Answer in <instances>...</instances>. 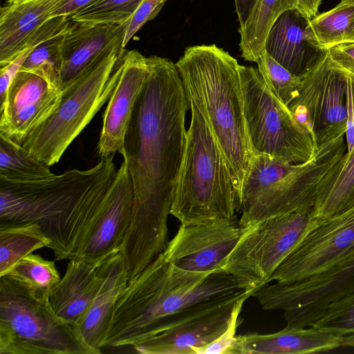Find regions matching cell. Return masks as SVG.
Masks as SVG:
<instances>
[{
  "mask_svg": "<svg viewBox=\"0 0 354 354\" xmlns=\"http://www.w3.org/2000/svg\"><path fill=\"white\" fill-rule=\"evenodd\" d=\"M106 258L97 261L69 260L64 276L49 293L50 305L58 317L77 326L104 282Z\"/></svg>",
  "mask_w": 354,
  "mask_h": 354,
  "instance_id": "21",
  "label": "cell"
},
{
  "mask_svg": "<svg viewBox=\"0 0 354 354\" xmlns=\"http://www.w3.org/2000/svg\"><path fill=\"white\" fill-rule=\"evenodd\" d=\"M298 8V0H257L243 28H239L241 57L255 62L264 51L266 37L285 11Z\"/></svg>",
  "mask_w": 354,
  "mask_h": 354,
  "instance_id": "26",
  "label": "cell"
},
{
  "mask_svg": "<svg viewBox=\"0 0 354 354\" xmlns=\"http://www.w3.org/2000/svg\"><path fill=\"white\" fill-rule=\"evenodd\" d=\"M310 19L298 8L283 12L272 26L264 50L293 75L303 78L328 55L318 42Z\"/></svg>",
  "mask_w": 354,
  "mask_h": 354,
  "instance_id": "18",
  "label": "cell"
},
{
  "mask_svg": "<svg viewBox=\"0 0 354 354\" xmlns=\"http://www.w3.org/2000/svg\"><path fill=\"white\" fill-rule=\"evenodd\" d=\"M189 104L191 122L170 214L182 225L232 218L239 199L229 167L202 116Z\"/></svg>",
  "mask_w": 354,
  "mask_h": 354,
  "instance_id": "6",
  "label": "cell"
},
{
  "mask_svg": "<svg viewBox=\"0 0 354 354\" xmlns=\"http://www.w3.org/2000/svg\"><path fill=\"white\" fill-rule=\"evenodd\" d=\"M125 24H87L71 21L62 39L61 92L94 62L115 48H124Z\"/></svg>",
  "mask_w": 354,
  "mask_h": 354,
  "instance_id": "19",
  "label": "cell"
},
{
  "mask_svg": "<svg viewBox=\"0 0 354 354\" xmlns=\"http://www.w3.org/2000/svg\"><path fill=\"white\" fill-rule=\"evenodd\" d=\"M310 326L333 333L342 346L354 347V292L328 304Z\"/></svg>",
  "mask_w": 354,
  "mask_h": 354,
  "instance_id": "30",
  "label": "cell"
},
{
  "mask_svg": "<svg viewBox=\"0 0 354 354\" xmlns=\"http://www.w3.org/2000/svg\"><path fill=\"white\" fill-rule=\"evenodd\" d=\"M50 243L37 223L0 224V277L23 257Z\"/></svg>",
  "mask_w": 354,
  "mask_h": 354,
  "instance_id": "27",
  "label": "cell"
},
{
  "mask_svg": "<svg viewBox=\"0 0 354 354\" xmlns=\"http://www.w3.org/2000/svg\"><path fill=\"white\" fill-rule=\"evenodd\" d=\"M251 295L231 298L204 308L133 348L143 354H195L218 338L239 315Z\"/></svg>",
  "mask_w": 354,
  "mask_h": 354,
  "instance_id": "15",
  "label": "cell"
},
{
  "mask_svg": "<svg viewBox=\"0 0 354 354\" xmlns=\"http://www.w3.org/2000/svg\"><path fill=\"white\" fill-rule=\"evenodd\" d=\"M4 275L48 293L61 279L54 261L44 259L39 254L32 253L16 262Z\"/></svg>",
  "mask_w": 354,
  "mask_h": 354,
  "instance_id": "31",
  "label": "cell"
},
{
  "mask_svg": "<svg viewBox=\"0 0 354 354\" xmlns=\"http://www.w3.org/2000/svg\"><path fill=\"white\" fill-rule=\"evenodd\" d=\"M301 79L299 93L288 106L318 147L346 133V73L328 55Z\"/></svg>",
  "mask_w": 354,
  "mask_h": 354,
  "instance_id": "12",
  "label": "cell"
},
{
  "mask_svg": "<svg viewBox=\"0 0 354 354\" xmlns=\"http://www.w3.org/2000/svg\"><path fill=\"white\" fill-rule=\"evenodd\" d=\"M121 60L120 76L103 114L97 144L100 158L115 152L123 156L124 136L132 111L149 72L147 57L137 50H124Z\"/></svg>",
  "mask_w": 354,
  "mask_h": 354,
  "instance_id": "17",
  "label": "cell"
},
{
  "mask_svg": "<svg viewBox=\"0 0 354 354\" xmlns=\"http://www.w3.org/2000/svg\"><path fill=\"white\" fill-rule=\"evenodd\" d=\"M257 0H234L235 11L239 22V28H241L249 17Z\"/></svg>",
  "mask_w": 354,
  "mask_h": 354,
  "instance_id": "41",
  "label": "cell"
},
{
  "mask_svg": "<svg viewBox=\"0 0 354 354\" xmlns=\"http://www.w3.org/2000/svg\"><path fill=\"white\" fill-rule=\"evenodd\" d=\"M133 206V185L123 161L117 169L104 211L77 259L97 261L120 251L131 223Z\"/></svg>",
  "mask_w": 354,
  "mask_h": 354,
  "instance_id": "20",
  "label": "cell"
},
{
  "mask_svg": "<svg viewBox=\"0 0 354 354\" xmlns=\"http://www.w3.org/2000/svg\"><path fill=\"white\" fill-rule=\"evenodd\" d=\"M248 228L236 216L179 226L162 254L174 266L187 271L212 272L223 268L227 258Z\"/></svg>",
  "mask_w": 354,
  "mask_h": 354,
  "instance_id": "14",
  "label": "cell"
},
{
  "mask_svg": "<svg viewBox=\"0 0 354 354\" xmlns=\"http://www.w3.org/2000/svg\"><path fill=\"white\" fill-rule=\"evenodd\" d=\"M113 157L39 180L0 178V224L37 223L56 261L77 259L105 207L117 171Z\"/></svg>",
  "mask_w": 354,
  "mask_h": 354,
  "instance_id": "2",
  "label": "cell"
},
{
  "mask_svg": "<svg viewBox=\"0 0 354 354\" xmlns=\"http://www.w3.org/2000/svg\"><path fill=\"white\" fill-rule=\"evenodd\" d=\"M313 207L274 216L247 229L223 270L250 289L270 283L278 266L316 225Z\"/></svg>",
  "mask_w": 354,
  "mask_h": 354,
  "instance_id": "10",
  "label": "cell"
},
{
  "mask_svg": "<svg viewBox=\"0 0 354 354\" xmlns=\"http://www.w3.org/2000/svg\"><path fill=\"white\" fill-rule=\"evenodd\" d=\"M100 1L101 0H62L54 8L50 16L69 17L71 15Z\"/></svg>",
  "mask_w": 354,
  "mask_h": 354,
  "instance_id": "40",
  "label": "cell"
},
{
  "mask_svg": "<svg viewBox=\"0 0 354 354\" xmlns=\"http://www.w3.org/2000/svg\"><path fill=\"white\" fill-rule=\"evenodd\" d=\"M64 32L34 48L20 69L40 76L59 91Z\"/></svg>",
  "mask_w": 354,
  "mask_h": 354,
  "instance_id": "32",
  "label": "cell"
},
{
  "mask_svg": "<svg viewBox=\"0 0 354 354\" xmlns=\"http://www.w3.org/2000/svg\"><path fill=\"white\" fill-rule=\"evenodd\" d=\"M239 315L236 316L227 330L218 338L203 347L195 350V354H227L234 339L237 326L239 324Z\"/></svg>",
  "mask_w": 354,
  "mask_h": 354,
  "instance_id": "36",
  "label": "cell"
},
{
  "mask_svg": "<svg viewBox=\"0 0 354 354\" xmlns=\"http://www.w3.org/2000/svg\"><path fill=\"white\" fill-rule=\"evenodd\" d=\"M344 72L346 73V104L347 111L346 141V151L349 152L354 146V95L351 77L348 73Z\"/></svg>",
  "mask_w": 354,
  "mask_h": 354,
  "instance_id": "39",
  "label": "cell"
},
{
  "mask_svg": "<svg viewBox=\"0 0 354 354\" xmlns=\"http://www.w3.org/2000/svg\"><path fill=\"white\" fill-rule=\"evenodd\" d=\"M342 346L339 338L328 330L287 328L271 334L239 335L227 354H304L332 351Z\"/></svg>",
  "mask_w": 354,
  "mask_h": 354,
  "instance_id": "22",
  "label": "cell"
},
{
  "mask_svg": "<svg viewBox=\"0 0 354 354\" xmlns=\"http://www.w3.org/2000/svg\"><path fill=\"white\" fill-rule=\"evenodd\" d=\"M189 104L201 114L229 167L238 199L254 153L237 60L215 44L187 48L176 63Z\"/></svg>",
  "mask_w": 354,
  "mask_h": 354,
  "instance_id": "4",
  "label": "cell"
},
{
  "mask_svg": "<svg viewBox=\"0 0 354 354\" xmlns=\"http://www.w3.org/2000/svg\"><path fill=\"white\" fill-rule=\"evenodd\" d=\"M223 269H180L160 254L118 297L102 348L134 346L212 305L252 294Z\"/></svg>",
  "mask_w": 354,
  "mask_h": 354,
  "instance_id": "3",
  "label": "cell"
},
{
  "mask_svg": "<svg viewBox=\"0 0 354 354\" xmlns=\"http://www.w3.org/2000/svg\"><path fill=\"white\" fill-rule=\"evenodd\" d=\"M124 48H115L94 62L62 91L53 113L24 139L21 147L50 167L62 155L109 100L122 70Z\"/></svg>",
  "mask_w": 354,
  "mask_h": 354,
  "instance_id": "8",
  "label": "cell"
},
{
  "mask_svg": "<svg viewBox=\"0 0 354 354\" xmlns=\"http://www.w3.org/2000/svg\"><path fill=\"white\" fill-rule=\"evenodd\" d=\"M354 244V204L318 220L273 272L270 282H294L319 272Z\"/></svg>",
  "mask_w": 354,
  "mask_h": 354,
  "instance_id": "13",
  "label": "cell"
},
{
  "mask_svg": "<svg viewBox=\"0 0 354 354\" xmlns=\"http://www.w3.org/2000/svg\"><path fill=\"white\" fill-rule=\"evenodd\" d=\"M346 133L318 146L309 160L293 164L254 155L239 199V220L249 228L268 218L313 207L319 187L347 151Z\"/></svg>",
  "mask_w": 354,
  "mask_h": 354,
  "instance_id": "5",
  "label": "cell"
},
{
  "mask_svg": "<svg viewBox=\"0 0 354 354\" xmlns=\"http://www.w3.org/2000/svg\"><path fill=\"white\" fill-rule=\"evenodd\" d=\"M53 310L49 293L0 277V354H99Z\"/></svg>",
  "mask_w": 354,
  "mask_h": 354,
  "instance_id": "7",
  "label": "cell"
},
{
  "mask_svg": "<svg viewBox=\"0 0 354 354\" xmlns=\"http://www.w3.org/2000/svg\"><path fill=\"white\" fill-rule=\"evenodd\" d=\"M340 3L342 4H353L354 5V0H342Z\"/></svg>",
  "mask_w": 354,
  "mask_h": 354,
  "instance_id": "43",
  "label": "cell"
},
{
  "mask_svg": "<svg viewBox=\"0 0 354 354\" xmlns=\"http://www.w3.org/2000/svg\"><path fill=\"white\" fill-rule=\"evenodd\" d=\"M322 0H298V9L310 19L315 17Z\"/></svg>",
  "mask_w": 354,
  "mask_h": 354,
  "instance_id": "42",
  "label": "cell"
},
{
  "mask_svg": "<svg viewBox=\"0 0 354 354\" xmlns=\"http://www.w3.org/2000/svg\"><path fill=\"white\" fill-rule=\"evenodd\" d=\"M53 175L48 166L0 133V178L28 182L45 179Z\"/></svg>",
  "mask_w": 354,
  "mask_h": 354,
  "instance_id": "28",
  "label": "cell"
},
{
  "mask_svg": "<svg viewBox=\"0 0 354 354\" xmlns=\"http://www.w3.org/2000/svg\"><path fill=\"white\" fill-rule=\"evenodd\" d=\"M354 204V146L336 162L321 183L313 207L318 220L328 218Z\"/></svg>",
  "mask_w": 354,
  "mask_h": 354,
  "instance_id": "25",
  "label": "cell"
},
{
  "mask_svg": "<svg viewBox=\"0 0 354 354\" xmlns=\"http://www.w3.org/2000/svg\"><path fill=\"white\" fill-rule=\"evenodd\" d=\"M244 114L254 155L298 164L318 148L288 106L270 90L254 66H239Z\"/></svg>",
  "mask_w": 354,
  "mask_h": 354,
  "instance_id": "9",
  "label": "cell"
},
{
  "mask_svg": "<svg viewBox=\"0 0 354 354\" xmlns=\"http://www.w3.org/2000/svg\"><path fill=\"white\" fill-rule=\"evenodd\" d=\"M104 267V282L92 306L77 326L86 344L100 352L116 299L129 279L120 251L111 254L105 259Z\"/></svg>",
  "mask_w": 354,
  "mask_h": 354,
  "instance_id": "24",
  "label": "cell"
},
{
  "mask_svg": "<svg viewBox=\"0 0 354 354\" xmlns=\"http://www.w3.org/2000/svg\"><path fill=\"white\" fill-rule=\"evenodd\" d=\"M354 292V244L325 270L294 282L266 284L252 294L263 310H283L286 327H310L326 306Z\"/></svg>",
  "mask_w": 354,
  "mask_h": 354,
  "instance_id": "11",
  "label": "cell"
},
{
  "mask_svg": "<svg viewBox=\"0 0 354 354\" xmlns=\"http://www.w3.org/2000/svg\"><path fill=\"white\" fill-rule=\"evenodd\" d=\"M331 60L354 80V42L335 45L328 49Z\"/></svg>",
  "mask_w": 354,
  "mask_h": 354,
  "instance_id": "37",
  "label": "cell"
},
{
  "mask_svg": "<svg viewBox=\"0 0 354 354\" xmlns=\"http://www.w3.org/2000/svg\"><path fill=\"white\" fill-rule=\"evenodd\" d=\"M310 26L319 44L325 49L337 44L354 42V5L337 4L316 15Z\"/></svg>",
  "mask_w": 354,
  "mask_h": 354,
  "instance_id": "29",
  "label": "cell"
},
{
  "mask_svg": "<svg viewBox=\"0 0 354 354\" xmlns=\"http://www.w3.org/2000/svg\"><path fill=\"white\" fill-rule=\"evenodd\" d=\"M143 0H101L71 15L72 21L87 24H124Z\"/></svg>",
  "mask_w": 354,
  "mask_h": 354,
  "instance_id": "34",
  "label": "cell"
},
{
  "mask_svg": "<svg viewBox=\"0 0 354 354\" xmlns=\"http://www.w3.org/2000/svg\"><path fill=\"white\" fill-rule=\"evenodd\" d=\"M351 80H352V82H353V95H354V80L352 77H351Z\"/></svg>",
  "mask_w": 354,
  "mask_h": 354,
  "instance_id": "45",
  "label": "cell"
},
{
  "mask_svg": "<svg viewBox=\"0 0 354 354\" xmlns=\"http://www.w3.org/2000/svg\"><path fill=\"white\" fill-rule=\"evenodd\" d=\"M34 48L21 53L16 59L0 69V104L3 101L8 88L20 71L22 64Z\"/></svg>",
  "mask_w": 354,
  "mask_h": 354,
  "instance_id": "38",
  "label": "cell"
},
{
  "mask_svg": "<svg viewBox=\"0 0 354 354\" xmlns=\"http://www.w3.org/2000/svg\"><path fill=\"white\" fill-rule=\"evenodd\" d=\"M168 0H143L131 18L125 24L123 48L132 37L149 21L159 13Z\"/></svg>",
  "mask_w": 354,
  "mask_h": 354,
  "instance_id": "35",
  "label": "cell"
},
{
  "mask_svg": "<svg viewBox=\"0 0 354 354\" xmlns=\"http://www.w3.org/2000/svg\"><path fill=\"white\" fill-rule=\"evenodd\" d=\"M62 0H26L8 3L0 10V67L25 50L30 38L50 18Z\"/></svg>",
  "mask_w": 354,
  "mask_h": 354,
  "instance_id": "23",
  "label": "cell"
},
{
  "mask_svg": "<svg viewBox=\"0 0 354 354\" xmlns=\"http://www.w3.org/2000/svg\"><path fill=\"white\" fill-rule=\"evenodd\" d=\"M255 62L260 75L270 90L288 106L299 95L302 79L291 73L265 50Z\"/></svg>",
  "mask_w": 354,
  "mask_h": 354,
  "instance_id": "33",
  "label": "cell"
},
{
  "mask_svg": "<svg viewBox=\"0 0 354 354\" xmlns=\"http://www.w3.org/2000/svg\"><path fill=\"white\" fill-rule=\"evenodd\" d=\"M62 93L34 73L19 71L0 104V133L21 146L57 107Z\"/></svg>",
  "mask_w": 354,
  "mask_h": 354,
  "instance_id": "16",
  "label": "cell"
},
{
  "mask_svg": "<svg viewBox=\"0 0 354 354\" xmlns=\"http://www.w3.org/2000/svg\"><path fill=\"white\" fill-rule=\"evenodd\" d=\"M149 72L124 140L133 189L131 220L122 245L128 256L151 259L167 243V220L184 153L189 102L176 64L147 57Z\"/></svg>",
  "mask_w": 354,
  "mask_h": 354,
  "instance_id": "1",
  "label": "cell"
},
{
  "mask_svg": "<svg viewBox=\"0 0 354 354\" xmlns=\"http://www.w3.org/2000/svg\"><path fill=\"white\" fill-rule=\"evenodd\" d=\"M26 0H8V3H17V2H21Z\"/></svg>",
  "mask_w": 354,
  "mask_h": 354,
  "instance_id": "44",
  "label": "cell"
}]
</instances>
